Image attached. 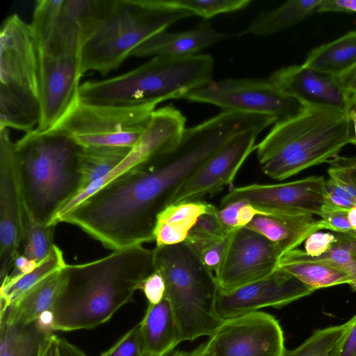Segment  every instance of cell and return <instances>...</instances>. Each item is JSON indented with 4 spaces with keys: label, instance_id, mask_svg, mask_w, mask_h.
<instances>
[{
    "label": "cell",
    "instance_id": "1",
    "mask_svg": "<svg viewBox=\"0 0 356 356\" xmlns=\"http://www.w3.org/2000/svg\"><path fill=\"white\" fill-rule=\"evenodd\" d=\"M211 156L204 140L184 136L172 149L133 167L57 223L74 225L113 251L154 241L157 216Z\"/></svg>",
    "mask_w": 356,
    "mask_h": 356
},
{
    "label": "cell",
    "instance_id": "2",
    "mask_svg": "<svg viewBox=\"0 0 356 356\" xmlns=\"http://www.w3.org/2000/svg\"><path fill=\"white\" fill-rule=\"evenodd\" d=\"M155 270L153 250L143 245L62 269V286L52 309L54 331L95 328L133 300L142 282Z\"/></svg>",
    "mask_w": 356,
    "mask_h": 356
},
{
    "label": "cell",
    "instance_id": "3",
    "mask_svg": "<svg viewBox=\"0 0 356 356\" xmlns=\"http://www.w3.org/2000/svg\"><path fill=\"white\" fill-rule=\"evenodd\" d=\"M349 144L356 145V138L347 111L306 104L298 114L275 123L255 151L263 172L282 181L327 163Z\"/></svg>",
    "mask_w": 356,
    "mask_h": 356
},
{
    "label": "cell",
    "instance_id": "4",
    "mask_svg": "<svg viewBox=\"0 0 356 356\" xmlns=\"http://www.w3.org/2000/svg\"><path fill=\"white\" fill-rule=\"evenodd\" d=\"M20 184L26 211L49 224L81 186V147L69 137L34 129L15 143Z\"/></svg>",
    "mask_w": 356,
    "mask_h": 356
},
{
    "label": "cell",
    "instance_id": "5",
    "mask_svg": "<svg viewBox=\"0 0 356 356\" xmlns=\"http://www.w3.org/2000/svg\"><path fill=\"white\" fill-rule=\"evenodd\" d=\"M214 60L207 54L156 56L124 74L80 85L79 98L97 104L131 106L183 99L213 80Z\"/></svg>",
    "mask_w": 356,
    "mask_h": 356
},
{
    "label": "cell",
    "instance_id": "6",
    "mask_svg": "<svg viewBox=\"0 0 356 356\" xmlns=\"http://www.w3.org/2000/svg\"><path fill=\"white\" fill-rule=\"evenodd\" d=\"M193 16L190 11L170 7L165 0H115L110 13L81 46L82 74L88 71L108 74L147 39Z\"/></svg>",
    "mask_w": 356,
    "mask_h": 356
},
{
    "label": "cell",
    "instance_id": "7",
    "mask_svg": "<svg viewBox=\"0 0 356 356\" xmlns=\"http://www.w3.org/2000/svg\"><path fill=\"white\" fill-rule=\"evenodd\" d=\"M154 266L165 282L181 340L210 337L222 323L214 309L218 286L213 273L184 242L153 249Z\"/></svg>",
    "mask_w": 356,
    "mask_h": 356
},
{
    "label": "cell",
    "instance_id": "8",
    "mask_svg": "<svg viewBox=\"0 0 356 356\" xmlns=\"http://www.w3.org/2000/svg\"><path fill=\"white\" fill-rule=\"evenodd\" d=\"M157 104L113 106L78 98L51 130L69 137L81 147L132 149Z\"/></svg>",
    "mask_w": 356,
    "mask_h": 356
},
{
    "label": "cell",
    "instance_id": "9",
    "mask_svg": "<svg viewBox=\"0 0 356 356\" xmlns=\"http://www.w3.org/2000/svg\"><path fill=\"white\" fill-rule=\"evenodd\" d=\"M115 0H39L31 23L38 51L79 53L85 40L111 11Z\"/></svg>",
    "mask_w": 356,
    "mask_h": 356
},
{
    "label": "cell",
    "instance_id": "10",
    "mask_svg": "<svg viewBox=\"0 0 356 356\" xmlns=\"http://www.w3.org/2000/svg\"><path fill=\"white\" fill-rule=\"evenodd\" d=\"M183 99L212 104L223 111L266 115L277 122L294 116L305 106L278 88L269 78L212 80L191 90Z\"/></svg>",
    "mask_w": 356,
    "mask_h": 356
},
{
    "label": "cell",
    "instance_id": "11",
    "mask_svg": "<svg viewBox=\"0 0 356 356\" xmlns=\"http://www.w3.org/2000/svg\"><path fill=\"white\" fill-rule=\"evenodd\" d=\"M38 70L31 24L17 14L10 15L0 31V92L40 106Z\"/></svg>",
    "mask_w": 356,
    "mask_h": 356
},
{
    "label": "cell",
    "instance_id": "12",
    "mask_svg": "<svg viewBox=\"0 0 356 356\" xmlns=\"http://www.w3.org/2000/svg\"><path fill=\"white\" fill-rule=\"evenodd\" d=\"M204 346L211 356H283L286 350L279 321L259 311L224 320Z\"/></svg>",
    "mask_w": 356,
    "mask_h": 356
},
{
    "label": "cell",
    "instance_id": "13",
    "mask_svg": "<svg viewBox=\"0 0 356 356\" xmlns=\"http://www.w3.org/2000/svg\"><path fill=\"white\" fill-rule=\"evenodd\" d=\"M282 255L261 234L247 227L234 229L214 275L218 290L229 292L268 277L278 268Z\"/></svg>",
    "mask_w": 356,
    "mask_h": 356
},
{
    "label": "cell",
    "instance_id": "14",
    "mask_svg": "<svg viewBox=\"0 0 356 356\" xmlns=\"http://www.w3.org/2000/svg\"><path fill=\"white\" fill-rule=\"evenodd\" d=\"M26 207L15 143L9 129L0 128V278L13 268L24 236Z\"/></svg>",
    "mask_w": 356,
    "mask_h": 356
},
{
    "label": "cell",
    "instance_id": "15",
    "mask_svg": "<svg viewBox=\"0 0 356 356\" xmlns=\"http://www.w3.org/2000/svg\"><path fill=\"white\" fill-rule=\"evenodd\" d=\"M315 291L278 267L268 277L232 291L218 290L215 313L224 321L264 307L281 308Z\"/></svg>",
    "mask_w": 356,
    "mask_h": 356
},
{
    "label": "cell",
    "instance_id": "16",
    "mask_svg": "<svg viewBox=\"0 0 356 356\" xmlns=\"http://www.w3.org/2000/svg\"><path fill=\"white\" fill-rule=\"evenodd\" d=\"M41 120L39 132L52 129L79 98L80 54L48 55L38 51Z\"/></svg>",
    "mask_w": 356,
    "mask_h": 356
},
{
    "label": "cell",
    "instance_id": "17",
    "mask_svg": "<svg viewBox=\"0 0 356 356\" xmlns=\"http://www.w3.org/2000/svg\"><path fill=\"white\" fill-rule=\"evenodd\" d=\"M259 133L249 130L229 140L181 184L172 196L170 204L213 195L230 184L255 150Z\"/></svg>",
    "mask_w": 356,
    "mask_h": 356
},
{
    "label": "cell",
    "instance_id": "18",
    "mask_svg": "<svg viewBox=\"0 0 356 356\" xmlns=\"http://www.w3.org/2000/svg\"><path fill=\"white\" fill-rule=\"evenodd\" d=\"M322 176L279 184H252L232 189L220 201V208L232 202L245 200L252 204L321 215L326 195Z\"/></svg>",
    "mask_w": 356,
    "mask_h": 356
},
{
    "label": "cell",
    "instance_id": "19",
    "mask_svg": "<svg viewBox=\"0 0 356 356\" xmlns=\"http://www.w3.org/2000/svg\"><path fill=\"white\" fill-rule=\"evenodd\" d=\"M281 90L304 104H320L338 108L348 113L350 96L332 76L301 65L281 67L268 77Z\"/></svg>",
    "mask_w": 356,
    "mask_h": 356
},
{
    "label": "cell",
    "instance_id": "20",
    "mask_svg": "<svg viewBox=\"0 0 356 356\" xmlns=\"http://www.w3.org/2000/svg\"><path fill=\"white\" fill-rule=\"evenodd\" d=\"M264 207L266 215L255 216L245 227L265 236L282 254L296 249L310 234L321 230L312 213Z\"/></svg>",
    "mask_w": 356,
    "mask_h": 356
},
{
    "label": "cell",
    "instance_id": "21",
    "mask_svg": "<svg viewBox=\"0 0 356 356\" xmlns=\"http://www.w3.org/2000/svg\"><path fill=\"white\" fill-rule=\"evenodd\" d=\"M227 37V34L213 29L204 19L188 31L176 33L162 31L155 34L138 45L130 56H190Z\"/></svg>",
    "mask_w": 356,
    "mask_h": 356
},
{
    "label": "cell",
    "instance_id": "22",
    "mask_svg": "<svg viewBox=\"0 0 356 356\" xmlns=\"http://www.w3.org/2000/svg\"><path fill=\"white\" fill-rule=\"evenodd\" d=\"M138 324L145 356H162L182 341L175 314L165 297L156 305L148 304Z\"/></svg>",
    "mask_w": 356,
    "mask_h": 356
},
{
    "label": "cell",
    "instance_id": "23",
    "mask_svg": "<svg viewBox=\"0 0 356 356\" xmlns=\"http://www.w3.org/2000/svg\"><path fill=\"white\" fill-rule=\"evenodd\" d=\"M63 282L62 269L49 275L25 293L15 304H0V321L26 325L52 311Z\"/></svg>",
    "mask_w": 356,
    "mask_h": 356
},
{
    "label": "cell",
    "instance_id": "24",
    "mask_svg": "<svg viewBox=\"0 0 356 356\" xmlns=\"http://www.w3.org/2000/svg\"><path fill=\"white\" fill-rule=\"evenodd\" d=\"M216 206L198 200L172 204L156 217L154 229L156 246L184 242L199 217Z\"/></svg>",
    "mask_w": 356,
    "mask_h": 356
},
{
    "label": "cell",
    "instance_id": "25",
    "mask_svg": "<svg viewBox=\"0 0 356 356\" xmlns=\"http://www.w3.org/2000/svg\"><path fill=\"white\" fill-rule=\"evenodd\" d=\"M323 0H289L259 13L239 35L266 37L284 31L317 13Z\"/></svg>",
    "mask_w": 356,
    "mask_h": 356
},
{
    "label": "cell",
    "instance_id": "26",
    "mask_svg": "<svg viewBox=\"0 0 356 356\" xmlns=\"http://www.w3.org/2000/svg\"><path fill=\"white\" fill-rule=\"evenodd\" d=\"M302 65L332 77L346 72L356 65V30L312 49Z\"/></svg>",
    "mask_w": 356,
    "mask_h": 356
},
{
    "label": "cell",
    "instance_id": "27",
    "mask_svg": "<svg viewBox=\"0 0 356 356\" xmlns=\"http://www.w3.org/2000/svg\"><path fill=\"white\" fill-rule=\"evenodd\" d=\"M278 267L315 290L344 284L350 285L352 282L350 277L342 270L300 257L293 250L282 255Z\"/></svg>",
    "mask_w": 356,
    "mask_h": 356
},
{
    "label": "cell",
    "instance_id": "28",
    "mask_svg": "<svg viewBox=\"0 0 356 356\" xmlns=\"http://www.w3.org/2000/svg\"><path fill=\"white\" fill-rule=\"evenodd\" d=\"M52 334L36 321L26 325L0 321V356H42Z\"/></svg>",
    "mask_w": 356,
    "mask_h": 356
},
{
    "label": "cell",
    "instance_id": "29",
    "mask_svg": "<svg viewBox=\"0 0 356 356\" xmlns=\"http://www.w3.org/2000/svg\"><path fill=\"white\" fill-rule=\"evenodd\" d=\"M66 264L62 250L56 245L51 254L31 273L18 278L6 277L2 280L0 302L8 307L15 304L29 290L49 275L63 269Z\"/></svg>",
    "mask_w": 356,
    "mask_h": 356
},
{
    "label": "cell",
    "instance_id": "30",
    "mask_svg": "<svg viewBox=\"0 0 356 356\" xmlns=\"http://www.w3.org/2000/svg\"><path fill=\"white\" fill-rule=\"evenodd\" d=\"M131 150V149L81 147L79 166L81 181L78 193L110 173Z\"/></svg>",
    "mask_w": 356,
    "mask_h": 356
},
{
    "label": "cell",
    "instance_id": "31",
    "mask_svg": "<svg viewBox=\"0 0 356 356\" xmlns=\"http://www.w3.org/2000/svg\"><path fill=\"white\" fill-rule=\"evenodd\" d=\"M335 234L337 235L336 242L332 244L326 253L321 257H309L301 249L296 248L293 250L300 257L325 263L346 272L352 280L350 286L356 291V238Z\"/></svg>",
    "mask_w": 356,
    "mask_h": 356
},
{
    "label": "cell",
    "instance_id": "32",
    "mask_svg": "<svg viewBox=\"0 0 356 356\" xmlns=\"http://www.w3.org/2000/svg\"><path fill=\"white\" fill-rule=\"evenodd\" d=\"M56 226L38 222L26 210L22 254L38 264L44 260L56 247L54 242Z\"/></svg>",
    "mask_w": 356,
    "mask_h": 356
},
{
    "label": "cell",
    "instance_id": "33",
    "mask_svg": "<svg viewBox=\"0 0 356 356\" xmlns=\"http://www.w3.org/2000/svg\"><path fill=\"white\" fill-rule=\"evenodd\" d=\"M218 211L219 209L215 207L200 216L184 241L197 255L209 246L223 240L232 230L224 226Z\"/></svg>",
    "mask_w": 356,
    "mask_h": 356
},
{
    "label": "cell",
    "instance_id": "34",
    "mask_svg": "<svg viewBox=\"0 0 356 356\" xmlns=\"http://www.w3.org/2000/svg\"><path fill=\"white\" fill-rule=\"evenodd\" d=\"M346 324L316 329L299 346L286 350L283 356H330Z\"/></svg>",
    "mask_w": 356,
    "mask_h": 356
},
{
    "label": "cell",
    "instance_id": "35",
    "mask_svg": "<svg viewBox=\"0 0 356 356\" xmlns=\"http://www.w3.org/2000/svg\"><path fill=\"white\" fill-rule=\"evenodd\" d=\"M251 2L250 0H165L170 7L190 11L205 20L219 14L243 9Z\"/></svg>",
    "mask_w": 356,
    "mask_h": 356
},
{
    "label": "cell",
    "instance_id": "36",
    "mask_svg": "<svg viewBox=\"0 0 356 356\" xmlns=\"http://www.w3.org/2000/svg\"><path fill=\"white\" fill-rule=\"evenodd\" d=\"M327 172L329 179L325 181L327 192L350 199L356 203V182L350 171L333 162Z\"/></svg>",
    "mask_w": 356,
    "mask_h": 356
},
{
    "label": "cell",
    "instance_id": "37",
    "mask_svg": "<svg viewBox=\"0 0 356 356\" xmlns=\"http://www.w3.org/2000/svg\"><path fill=\"white\" fill-rule=\"evenodd\" d=\"M348 211L346 209L323 203L321 209V219L318 220L321 229L356 238V232L348 220Z\"/></svg>",
    "mask_w": 356,
    "mask_h": 356
},
{
    "label": "cell",
    "instance_id": "38",
    "mask_svg": "<svg viewBox=\"0 0 356 356\" xmlns=\"http://www.w3.org/2000/svg\"><path fill=\"white\" fill-rule=\"evenodd\" d=\"M100 356H145L138 323Z\"/></svg>",
    "mask_w": 356,
    "mask_h": 356
},
{
    "label": "cell",
    "instance_id": "39",
    "mask_svg": "<svg viewBox=\"0 0 356 356\" xmlns=\"http://www.w3.org/2000/svg\"><path fill=\"white\" fill-rule=\"evenodd\" d=\"M345 324L330 356H356V314Z\"/></svg>",
    "mask_w": 356,
    "mask_h": 356
},
{
    "label": "cell",
    "instance_id": "40",
    "mask_svg": "<svg viewBox=\"0 0 356 356\" xmlns=\"http://www.w3.org/2000/svg\"><path fill=\"white\" fill-rule=\"evenodd\" d=\"M336 241L335 233L317 231L306 238L303 250L309 257H318L326 253Z\"/></svg>",
    "mask_w": 356,
    "mask_h": 356
},
{
    "label": "cell",
    "instance_id": "41",
    "mask_svg": "<svg viewBox=\"0 0 356 356\" xmlns=\"http://www.w3.org/2000/svg\"><path fill=\"white\" fill-rule=\"evenodd\" d=\"M233 230L223 240L209 246L197 255L203 266L213 275L221 264Z\"/></svg>",
    "mask_w": 356,
    "mask_h": 356
},
{
    "label": "cell",
    "instance_id": "42",
    "mask_svg": "<svg viewBox=\"0 0 356 356\" xmlns=\"http://www.w3.org/2000/svg\"><path fill=\"white\" fill-rule=\"evenodd\" d=\"M139 289L144 293L148 304L156 305L165 298L164 278L160 272L155 270L142 282Z\"/></svg>",
    "mask_w": 356,
    "mask_h": 356
},
{
    "label": "cell",
    "instance_id": "43",
    "mask_svg": "<svg viewBox=\"0 0 356 356\" xmlns=\"http://www.w3.org/2000/svg\"><path fill=\"white\" fill-rule=\"evenodd\" d=\"M356 13V0H323L317 13Z\"/></svg>",
    "mask_w": 356,
    "mask_h": 356
},
{
    "label": "cell",
    "instance_id": "44",
    "mask_svg": "<svg viewBox=\"0 0 356 356\" xmlns=\"http://www.w3.org/2000/svg\"><path fill=\"white\" fill-rule=\"evenodd\" d=\"M38 265L35 260L19 253L14 261L13 270L6 277L11 279L18 278L33 271Z\"/></svg>",
    "mask_w": 356,
    "mask_h": 356
},
{
    "label": "cell",
    "instance_id": "45",
    "mask_svg": "<svg viewBox=\"0 0 356 356\" xmlns=\"http://www.w3.org/2000/svg\"><path fill=\"white\" fill-rule=\"evenodd\" d=\"M333 78L341 89L350 96L351 100L356 96V65Z\"/></svg>",
    "mask_w": 356,
    "mask_h": 356
},
{
    "label": "cell",
    "instance_id": "46",
    "mask_svg": "<svg viewBox=\"0 0 356 356\" xmlns=\"http://www.w3.org/2000/svg\"><path fill=\"white\" fill-rule=\"evenodd\" d=\"M323 203L332 207L346 209L348 210L356 204L354 201L350 199L328 192H326Z\"/></svg>",
    "mask_w": 356,
    "mask_h": 356
},
{
    "label": "cell",
    "instance_id": "47",
    "mask_svg": "<svg viewBox=\"0 0 356 356\" xmlns=\"http://www.w3.org/2000/svg\"><path fill=\"white\" fill-rule=\"evenodd\" d=\"M58 347L60 356H87L79 348L65 339H58Z\"/></svg>",
    "mask_w": 356,
    "mask_h": 356
},
{
    "label": "cell",
    "instance_id": "48",
    "mask_svg": "<svg viewBox=\"0 0 356 356\" xmlns=\"http://www.w3.org/2000/svg\"><path fill=\"white\" fill-rule=\"evenodd\" d=\"M329 161L335 163L348 169L356 182V157H347L338 155Z\"/></svg>",
    "mask_w": 356,
    "mask_h": 356
},
{
    "label": "cell",
    "instance_id": "49",
    "mask_svg": "<svg viewBox=\"0 0 356 356\" xmlns=\"http://www.w3.org/2000/svg\"><path fill=\"white\" fill-rule=\"evenodd\" d=\"M59 337L52 334L49 338L42 356H60L58 347Z\"/></svg>",
    "mask_w": 356,
    "mask_h": 356
},
{
    "label": "cell",
    "instance_id": "50",
    "mask_svg": "<svg viewBox=\"0 0 356 356\" xmlns=\"http://www.w3.org/2000/svg\"><path fill=\"white\" fill-rule=\"evenodd\" d=\"M188 356H211L205 349L204 342L200 343L192 351L188 352Z\"/></svg>",
    "mask_w": 356,
    "mask_h": 356
},
{
    "label": "cell",
    "instance_id": "51",
    "mask_svg": "<svg viewBox=\"0 0 356 356\" xmlns=\"http://www.w3.org/2000/svg\"><path fill=\"white\" fill-rule=\"evenodd\" d=\"M347 217L353 229L356 232V204L348 211Z\"/></svg>",
    "mask_w": 356,
    "mask_h": 356
},
{
    "label": "cell",
    "instance_id": "52",
    "mask_svg": "<svg viewBox=\"0 0 356 356\" xmlns=\"http://www.w3.org/2000/svg\"><path fill=\"white\" fill-rule=\"evenodd\" d=\"M162 356H188V352L181 350L179 349H174Z\"/></svg>",
    "mask_w": 356,
    "mask_h": 356
},
{
    "label": "cell",
    "instance_id": "53",
    "mask_svg": "<svg viewBox=\"0 0 356 356\" xmlns=\"http://www.w3.org/2000/svg\"><path fill=\"white\" fill-rule=\"evenodd\" d=\"M348 115L352 122L353 127V132H354L355 137L356 138V113H355L354 111L350 109L348 111Z\"/></svg>",
    "mask_w": 356,
    "mask_h": 356
},
{
    "label": "cell",
    "instance_id": "54",
    "mask_svg": "<svg viewBox=\"0 0 356 356\" xmlns=\"http://www.w3.org/2000/svg\"><path fill=\"white\" fill-rule=\"evenodd\" d=\"M350 109L354 111L355 113H356V96L355 97H353L351 100V104H350Z\"/></svg>",
    "mask_w": 356,
    "mask_h": 356
}]
</instances>
